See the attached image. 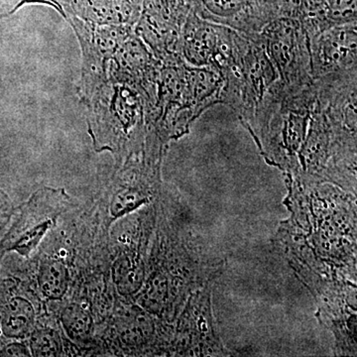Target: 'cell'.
Here are the masks:
<instances>
[{
  "instance_id": "obj_15",
  "label": "cell",
  "mask_w": 357,
  "mask_h": 357,
  "mask_svg": "<svg viewBox=\"0 0 357 357\" xmlns=\"http://www.w3.org/2000/svg\"><path fill=\"white\" fill-rule=\"evenodd\" d=\"M325 3L332 27L357 21V0H325Z\"/></svg>"
},
{
  "instance_id": "obj_11",
  "label": "cell",
  "mask_w": 357,
  "mask_h": 357,
  "mask_svg": "<svg viewBox=\"0 0 357 357\" xmlns=\"http://www.w3.org/2000/svg\"><path fill=\"white\" fill-rule=\"evenodd\" d=\"M35 309L31 301L10 290L8 281L0 285V342H16L34 331Z\"/></svg>"
},
{
  "instance_id": "obj_16",
  "label": "cell",
  "mask_w": 357,
  "mask_h": 357,
  "mask_svg": "<svg viewBox=\"0 0 357 357\" xmlns=\"http://www.w3.org/2000/svg\"><path fill=\"white\" fill-rule=\"evenodd\" d=\"M13 215V201L3 190L0 189V232L4 229Z\"/></svg>"
},
{
  "instance_id": "obj_2",
  "label": "cell",
  "mask_w": 357,
  "mask_h": 357,
  "mask_svg": "<svg viewBox=\"0 0 357 357\" xmlns=\"http://www.w3.org/2000/svg\"><path fill=\"white\" fill-rule=\"evenodd\" d=\"M225 81L210 68L192 67L183 59L161 63L157 98L146 135L164 147L189 132L206 110L222 105Z\"/></svg>"
},
{
  "instance_id": "obj_3",
  "label": "cell",
  "mask_w": 357,
  "mask_h": 357,
  "mask_svg": "<svg viewBox=\"0 0 357 357\" xmlns=\"http://www.w3.org/2000/svg\"><path fill=\"white\" fill-rule=\"evenodd\" d=\"M222 77V105L231 107L245 128L280 82L256 34H244L236 58Z\"/></svg>"
},
{
  "instance_id": "obj_9",
  "label": "cell",
  "mask_w": 357,
  "mask_h": 357,
  "mask_svg": "<svg viewBox=\"0 0 357 357\" xmlns=\"http://www.w3.org/2000/svg\"><path fill=\"white\" fill-rule=\"evenodd\" d=\"M199 17L244 34H258L280 16L279 0H192Z\"/></svg>"
},
{
  "instance_id": "obj_6",
  "label": "cell",
  "mask_w": 357,
  "mask_h": 357,
  "mask_svg": "<svg viewBox=\"0 0 357 357\" xmlns=\"http://www.w3.org/2000/svg\"><path fill=\"white\" fill-rule=\"evenodd\" d=\"M161 157L142 152L139 156L115 165L105 190V227L138 208L159 191L161 185Z\"/></svg>"
},
{
  "instance_id": "obj_17",
  "label": "cell",
  "mask_w": 357,
  "mask_h": 357,
  "mask_svg": "<svg viewBox=\"0 0 357 357\" xmlns=\"http://www.w3.org/2000/svg\"><path fill=\"white\" fill-rule=\"evenodd\" d=\"M29 4H42V6H50L55 9L56 11L66 20L67 14L65 11V0H20L17 6L15 7V13L24 6Z\"/></svg>"
},
{
  "instance_id": "obj_1",
  "label": "cell",
  "mask_w": 357,
  "mask_h": 357,
  "mask_svg": "<svg viewBox=\"0 0 357 357\" xmlns=\"http://www.w3.org/2000/svg\"><path fill=\"white\" fill-rule=\"evenodd\" d=\"M156 98L133 79L109 69L105 83L84 103L96 151L110 152L115 165L139 156Z\"/></svg>"
},
{
  "instance_id": "obj_12",
  "label": "cell",
  "mask_w": 357,
  "mask_h": 357,
  "mask_svg": "<svg viewBox=\"0 0 357 357\" xmlns=\"http://www.w3.org/2000/svg\"><path fill=\"white\" fill-rule=\"evenodd\" d=\"M37 281L45 298L50 300L62 299L69 288V268L60 258H44L39 265Z\"/></svg>"
},
{
  "instance_id": "obj_10",
  "label": "cell",
  "mask_w": 357,
  "mask_h": 357,
  "mask_svg": "<svg viewBox=\"0 0 357 357\" xmlns=\"http://www.w3.org/2000/svg\"><path fill=\"white\" fill-rule=\"evenodd\" d=\"M312 81L357 68V21L309 39Z\"/></svg>"
},
{
  "instance_id": "obj_14",
  "label": "cell",
  "mask_w": 357,
  "mask_h": 357,
  "mask_svg": "<svg viewBox=\"0 0 357 357\" xmlns=\"http://www.w3.org/2000/svg\"><path fill=\"white\" fill-rule=\"evenodd\" d=\"M30 337V349L33 356H60L62 352L60 337L51 328L33 331Z\"/></svg>"
},
{
  "instance_id": "obj_5",
  "label": "cell",
  "mask_w": 357,
  "mask_h": 357,
  "mask_svg": "<svg viewBox=\"0 0 357 357\" xmlns=\"http://www.w3.org/2000/svg\"><path fill=\"white\" fill-rule=\"evenodd\" d=\"M70 206V197L62 188L44 187L35 192L0 241V263L13 251L29 257Z\"/></svg>"
},
{
  "instance_id": "obj_4",
  "label": "cell",
  "mask_w": 357,
  "mask_h": 357,
  "mask_svg": "<svg viewBox=\"0 0 357 357\" xmlns=\"http://www.w3.org/2000/svg\"><path fill=\"white\" fill-rule=\"evenodd\" d=\"M256 37L287 88H305L312 83L309 38L299 21L278 16Z\"/></svg>"
},
{
  "instance_id": "obj_8",
  "label": "cell",
  "mask_w": 357,
  "mask_h": 357,
  "mask_svg": "<svg viewBox=\"0 0 357 357\" xmlns=\"http://www.w3.org/2000/svg\"><path fill=\"white\" fill-rule=\"evenodd\" d=\"M192 10V0H143L134 32L160 62L177 60L182 58L181 33Z\"/></svg>"
},
{
  "instance_id": "obj_7",
  "label": "cell",
  "mask_w": 357,
  "mask_h": 357,
  "mask_svg": "<svg viewBox=\"0 0 357 357\" xmlns=\"http://www.w3.org/2000/svg\"><path fill=\"white\" fill-rule=\"evenodd\" d=\"M243 33L199 17L192 10L181 33L183 60L192 67L210 68L222 75L234 62Z\"/></svg>"
},
{
  "instance_id": "obj_13",
  "label": "cell",
  "mask_w": 357,
  "mask_h": 357,
  "mask_svg": "<svg viewBox=\"0 0 357 357\" xmlns=\"http://www.w3.org/2000/svg\"><path fill=\"white\" fill-rule=\"evenodd\" d=\"M61 321L68 335L75 342H88L93 335V321L91 314L81 305H68L61 314Z\"/></svg>"
}]
</instances>
